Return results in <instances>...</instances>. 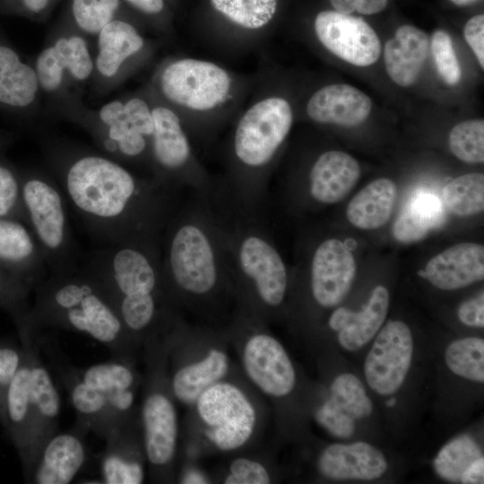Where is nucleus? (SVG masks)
I'll use <instances>...</instances> for the list:
<instances>
[{
  "mask_svg": "<svg viewBox=\"0 0 484 484\" xmlns=\"http://www.w3.org/2000/svg\"><path fill=\"white\" fill-rule=\"evenodd\" d=\"M330 2L338 13L350 14L355 11L356 0H330Z\"/></svg>",
  "mask_w": 484,
  "mask_h": 484,
  "instance_id": "55",
  "label": "nucleus"
},
{
  "mask_svg": "<svg viewBox=\"0 0 484 484\" xmlns=\"http://www.w3.org/2000/svg\"><path fill=\"white\" fill-rule=\"evenodd\" d=\"M243 363L249 378L264 393L281 397L296 382L292 363L281 344L267 334H256L246 342Z\"/></svg>",
  "mask_w": 484,
  "mask_h": 484,
  "instance_id": "16",
  "label": "nucleus"
},
{
  "mask_svg": "<svg viewBox=\"0 0 484 484\" xmlns=\"http://www.w3.org/2000/svg\"><path fill=\"white\" fill-rule=\"evenodd\" d=\"M142 424L148 462L155 468L167 467L176 452L177 421L174 404L162 390L155 388L147 393Z\"/></svg>",
  "mask_w": 484,
  "mask_h": 484,
  "instance_id": "19",
  "label": "nucleus"
},
{
  "mask_svg": "<svg viewBox=\"0 0 484 484\" xmlns=\"http://www.w3.org/2000/svg\"><path fill=\"white\" fill-rule=\"evenodd\" d=\"M22 362L8 387L5 397V433L12 441L22 463L26 482L35 466L33 453L34 419L30 395V354L26 342Z\"/></svg>",
  "mask_w": 484,
  "mask_h": 484,
  "instance_id": "13",
  "label": "nucleus"
},
{
  "mask_svg": "<svg viewBox=\"0 0 484 484\" xmlns=\"http://www.w3.org/2000/svg\"><path fill=\"white\" fill-rule=\"evenodd\" d=\"M197 411L207 426V438L219 449L243 445L252 435L255 412L246 396L229 383H215L196 400Z\"/></svg>",
  "mask_w": 484,
  "mask_h": 484,
  "instance_id": "5",
  "label": "nucleus"
},
{
  "mask_svg": "<svg viewBox=\"0 0 484 484\" xmlns=\"http://www.w3.org/2000/svg\"><path fill=\"white\" fill-rule=\"evenodd\" d=\"M80 371L83 380L104 397L118 426L131 418L136 376L129 361L111 358Z\"/></svg>",
  "mask_w": 484,
  "mask_h": 484,
  "instance_id": "22",
  "label": "nucleus"
},
{
  "mask_svg": "<svg viewBox=\"0 0 484 484\" xmlns=\"http://www.w3.org/2000/svg\"><path fill=\"white\" fill-rule=\"evenodd\" d=\"M36 74L39 84L46 91H54L63 81L64 71L60 68L52 47L45 48L36 61Z\"/></svg>",
  "mask_w": 484,
  "mask_h": 484,
  "instance_id": "48",
  "label": "nucleus"
},
{
  "mask_svg": "<svg viewBox=\"0 0 484 484\" xmlns=\"http://www.w3.org/2000/svg\"><path fill=\"white\" fill-rule=\"evenodd\" d=\"M360 177L358 161L350 154L329 151L321 154L310 172L312 196L323 203L342 200Z\"/></svg>",
  "mask_w": 484,
  "mask_h": 484,
  "instance_id": "26",
  "label": "nucleus"
},
{
  "mask_svg": "<svg viewBox=\"0 0 484 484\" xmlns=\"http://www.w3.org/2000/svg\"><path fill=\"white\" fill-rule=\"evenodd\" d=\"M0 218L16 219L28 225L22 195V177L0 163Z\"/></svg>",
  "mask_w": 484,
  "mask_h": 484,
  "instance_id": "44",
  "label": "nucleus"
},
{
  "mask_svg": "<svg viewBox=\"0 0 484 484\" xmlns=\"http://www.w3.org/2000/svg\"><path fill=\"white\" fill-rule=\"evenodd\" d=\"M372 101L360 90L348 84L327 85L315 91L307 105L308 117L318 123L351 127L363 123Z\"/></svg>",
  "mask_w": 484,
  "mask_h": 484,
  "instance_id": "24",
  "label": "nucleus"
},
{
  "mask_svg": "<svg viewBox=\"0 0 484 484\" xmlns=\"http://www.w3.org/2000/svg\"><path fill=\"white\" fill-rule=\"evenodd\" d=\"M32 291L29 319L35 327L84 333L104 346L111 358L129 361L132 335L106 291L80 265L48 272Z\"/></svg>",
  "mask_w": 484,
  "mask_h": 484,
  "instance_id": "2",
  "label": "nucleus"
},
{
  "mask_svg": "<svg viewBox=\"0 0 484 484\" xmlns=\"http://www.w3.org/2000/svg\"><path fill=\"white\" fill-rule=\"evenodd\" d=\"M397 196V187L388 178H378L363 187L350 201L346 216L360 229H376L391 218Z\"/></svg>",
  "mask_w": 484,
  "mask_h": 484,
  "instance_id": "30",
  "label": "nucleus"
},
{
  "mask_svg": "<svg viewBox=\"0 0 484 484\" xmlns=\"http://www.w3.org/2000/svg\"><path fill=\"white\" fill-rule=\"evenodd\" d=\"M445 220L443 202L427 189L415 190L408 198L393 227L394 238L402 243L417 242L441 227Z\"/></svg>",
  "mask_w": 484,
  "mask_h": 484,
  "instance_id": "29",
  "label": "nucleus"
},
{
  "mask_svg": "<svg viewBox=\"0 0 484 484\" xmlns=\"http://www.w3.org/2000/svg\"><path fill=\"white\" fill-rule=\"evenodd\" d=\"M125 112L130 123L144 136L153 133L152 113L147 103L139 98H133L124 103Z\"/></svg>",
  "mask_w": 484,
  "mask_h": 484,
  "instance_id": "49",
  "label": "nucleus"
},
{
  "mask_svg": "<svg viewBox=\"0 0 484 484\" xmlns=\"http://www.w3.org/2000/svg\"><path fill=\"white\" fill-rule=\"evenodd\" d=\"M0 268L34 287L48 274L41 249L23 221L0 218Z\"/></svg>",
  "mask_w": 484,
  "mask_h": 484,
  "instance_id": "17",
  "label": "nucleus"
},
{
  "mask_svg": "<svg viewBox=\"0 0 484 484\" xmlns=\"http://www.w3.org/2000/svg\"><path fill=\"white\" fill-rule=\"evenodd\" d=\"M429 40L421 30L401 26L385 47V65L390 78L407 87L415 82L428 56Z\"/></svg>",
  "mask_w": 484,
  "mask_h": 484,
  "instance_id": "27",
  "label": "nucleus"
},
{
  "mask_svg": "<svg viewBox=\"0 0 484 484\" xmlns=\"http://www.w3.org/2000/svg\"><path fill=\"white\" fill-rule=\"evenodd\" d=\"M315 30L329 51L350 64L368 66L379 58V38L360 17L323 11L315 17Z\"/></svg>",
  "mask_w": 484,
  "mask_h": 484,
  "instance_id": "11",
  "label": "nucleus"
},
{
  "mask_svg": "<svg viewBox=\"0 0 484 484\" xmlns=\"http://www.w3.org/2000/svg\"><path fill=\"white\" fill-rule=\"evenodd\" d=\"M330 393L329 399L316 411L315 420L334 436L350 437L355 421L371 414L372 402L361 381L349 373L335 377Z\"/></svg>",
  "mask_w": 484,
  "mask_h": 484,
  "instance_id": "18",
  "label": "nucleus"
},
{
  "mask_svg": "<svg viewBox=\"0 0 484 484\" xmlns=\"http://www.w3.org/2000/svg\"><path fill=\"white\" fill-rule=\"evenodd\" d=\"M239 260L261 298L270 306L280 305L287 289V272L278 252L265 240L251 236L240 246Z\"/></svg>",
  "mask_w": 484,
  "mask_h": 484,
  "instance_id": "21",
  "label": "nucleus"
},
{
  "mask_svg": "<svg viewBox=\"0 0 484 484\" xmlns=\"http://www.w3.org/2000/svg\"><path fill=\"white\" fill-rule=\"evenodd\" d=\"M318 467L323 475L333 480H364L380 478L387 470L381 451L366 442L333 444L320 455Z\"/></svg>",
  "mask_w": 484,
  "mask_h": 484,
  "instance_id": "23",
  "label": "nucleus"
},
{
  "mask_svg": "<svg viewBox=\"0 0 484 484\" xmlns=\"http://www.w3.org/2000/svg\"><path fill=\"white\" fill-rule=\"evenodd\" d=\"M96 66L105 77L114 76L125 59L137 53L143 39L137 30L123 21H111L99 32Z\"/></svg>",
  "mask_w": 484,
  "mask_h": 484,
  "instance_id": "32",
  "label": "nucleus"
},
{
  "mask_svg": "<svg viewBox=\"0 0 484 484\" xmlns=\"http://www.w3.org/2000/svg\"><path fill=\"white\" fill-rule=\"evenodd\" d=\"M413 339L409 326L389 321L377 334L364 364L366 380L381 395L395 393L403 384L411 367Z\"/></svg>",
  "mask_w": 484,
  "mask_h": 484,
  "instance_id": "9",
  "label": "nucleus"
},
{
  "mask_svg": "<svg viewBox=\"0 0 484 484\" xmlns=\"http://www.w3.org/2000/svg\"><path fill=\"white\" fill-rule=\"evenodd\" d=\"M119 6V0H73V13L77 24L91 34L99 33Z\"/></svg>",
  "mask_w": 484,
  "mask_h": 484,
  "instance_id": "43",
  "label": "nucleus"
},
{
  "mask_svg": "<svg viewBox=\"0 0 484 484\" xmlns=\"http://www.w3.org/2000/svg\"><path fill=\"white\" fill-rule=\"evenodd\" d=\"M449 369L455 375L472 381L484 382V341L466 337L449 344L445 353Z\"/></svg>",
  "mask_w": 484,
  "mask_h": 484,
  "instance_id": "38",
  "label": "nucleus"
},
{
  "mask_svg": "<svg viewBox=\"0 0 484 484\" xmlns=\"http://www.w3.org/2000/svg\"><path fill=\"white\" fill-rule=\"evenodd\" d=\"M160 86L170 101L194 110H209L220 104L230 88V77L220 66L186 58L169 64Z\"/></svg>",
  "mask_w": 484,
  "mask_h": 484,
  "instance_id": "7",
  "label": "nucleus"
},
{
  "mask_svg": "<svg viewBox=\"0 0 484 484\" xmlns=\"http://www.w3.org/2000/svg\"><path fill=\"white\" fill-rule=\"evenodd\" d=\"M481 456V450L476 441L468 435H462L452 439L441 448L433 465L442 479L460 482L466 469Z\"/></svg>",
  "mask_w": 484,
  "mask_h": 484,
  "instance_id": "37",
  "label": "nucleus"
},
{
  "mask_svg": "<svg viewBox=\"0 0 484 484\" xmlns=\"http://www.w3.org/2000/svg\"><path fill=\"white\" fill-rule=\"evenodd\" d=\"M230 473L226 484H267L270 477L266 469L259 462L246 458L234 460L229 467Z\"/></svg>",
  "mask_w": 484,
  "mask_h": 484,
  "instance_id": "47",
  "label": "nucleus"
},
{
  "mask_svg": "<svg viewBox=\"0 0 484 484\" xmlns=\"http://www.w3.org/2000/svg\"><path fill=\"white\" fill-rule=\"evenodd\" d=\"M137 9L149 14H155L163 9V0H126Z\"/></svg>",
  "mask_w": 484,
  "mask_h": 484,
  "instance_id": "54",
  "label": "nucleus"
},
{
  "mask_svg": "<svg viewBox=\"0 0 484 484\" xmlns=\"http://www.w3.org/2000/svg\"><path fill=\"white\" fill-rule=\"evenodd\" d=\"M169 273L181 289L195 294L208 292L216 281V266L211 244L194 225L176 230L169 245Z\"/></svg>",
  "mask_w": 484,
  "mask_h": 484,
  "instance_id": "10",
  "label": "nucleus"
},
{
  "mask_svg": "<svg viewBox=\"0 0 484 484\" xmlns=\"http://www.w3.org/2000/svg\"><path fill=\"white\" fill-rule=\"evenodd\" d=\"M131 424V418H129L104 440L106 445L100 458L102 483L139 484L143 482V463L142 458L137 456Z\"/></svg>",
  "mask_w": 484,
  "mask_h": 484,
  "instance_id": "28",
  "label": "nucleus"
},
{
  "mask_svg": "<svg viewBox=\"0 0 484 484\" xmlns=\"http://www.w3.org/2000/svg\"><path fill=\"white\" fill-rule=\"evenodd\" d=\"M99 117L106 127L101 142L108 152L125 158L143 153L147 147L146 136L130 123L124 103L119 100L108 102L100 108Z\"/></svg>",
  "mask_w": 484,
  "mask_h": 484,
  "instance_id": "34",
  "label": "nucleus"
},
{
  "mask_svg": "<svg viewBox=\"0 0 484 484\" xmlns=\"http://www.w3.org/2000/svg\"><path fill=\"white\" fill-rule=\"evenodd\" d=\"M89 432L87 427L75 421L70 429L54 435L43 447L28 483L72 482L87 461Z\"/></svg>",
  "mask_w": 484,
  "mask_h": 484,
  "instance_id": "15",
  "label": "nucleus"
},
{
  "mask_svg": "<svg viewBox=\"0 0 484 484\" xmlns=\"http://www.w3.org/2000/svg\"><path fill=\"white\" fill-rule=\"evenodd\" d=\"M461 483L480 484L484 482V459L483 456L474 461L462 475Z\"/></svg>",
  "mask_w": 484,
  "mask_h": 484,
  "instance_id": "52",
  "label": "nucleus"
},
{
  "mask_svg": "<svg viewBox=\"0 0 484 484\" xmlns=\"http://www.w3.org/2000/svg\"><path fill=\"white\" fill-rule=\"evenodd\" d=\"M38 87L36 72L21 62L13 50L0 46V102L28 106L34 100Z\"/></svg>",
  "mask_w": 484,
  "mask_h": 484,
  "instance_id": "35",
  "label": "nucleus"
},
{
  "mask_svg": "<svg viewBox=\"0 0 484 484\" xmlns=\"http://www.w3.org/2000/svg\"><path fill=\"white\" fill-rule=\"evenodd\" d=\"M183 483H206L207 480L205 477L199 473L198 471H189L186 473H185L183 479Z\"/></svg>",
  "mask_w": 484,
  "mask_h": 484,
  "instance_id": "56",
  "label": "nucleus"
},
{
  "mask_svg": "<svg viewBox=\"0 0 484 484\" xmlns=\"http://www.w3.org/2000/svg\"><path fill=\"white\" fill-rule=\"evenodd\" d=\"M24 357V348L20 343L0 338V424L6 426L5 397L10 383L19 369Z\"/></svg>",
  "mask_w": 484,
  "mask_h": 484,
  "instance_id": "46",
  "label": "nucleus"
},
{
  "mask_svg": "<svg viewBox=\"0 0 484 484\" xmlns=\"http://www.w3.org/2000/svg\"><path fill=\"white\" fill-rule=\"evenodd\" d=\"M213 8L233 23L250 30L266 25L277 9V0H210Z\"/></svg>",
  "mask_w": 484,
  "mask_h": 484,
  "instance_id": "39",
  "label": "nucleus"
},
{
  "mask_svg": "<svg viewBox=\"0 0 484 484\" xmlns=\"http://www.w3.org/2000/svg\"><path fill=\"white\" fill-rule=\"evenodd\" d=\"M459 320L471 327L484 326V294L483 291L477 297L463 301L458 307Z\"/></svg>",
  "mask_w": 484,
  "mask_h": 484,
  "instance_id": "51",
  "label": "nucleus"
},
{
  "mask_svg": "<svg viewBox=\"0 0 484 484\" xmlns=\"http://www.w3.org/2000/svg\"><path fill=\"white\" fill-rule=\"evenodd\" d=\"M425 279L443 290H454L484 278V246L462 242L433 256L424 269Z\"/></svg>",
  "mask_w": 484,
  "mask_h": 484,
  "instance_id": "20",
  "label": "nucleus"
},
{
  "mask_svg": "<svg viewBox=\"0 0 484 484\" xmlns=\"http://www.w3.org/2000/svg\"><path fill=\"white\" fill-rule=\"evenodd\" d=\"M153 133L151 149L157 163L166 169H177L188 160L190 147L178 117L169 108L151 110Z\"/></svg>",
  "mask_w": 484,
  "mask_h": 484,
  "instance_id": "31",
  "label": "nucleus"
},
{
  "mask_svg": "<svg viewBox=\"0 0 484 484\" xmlns=\"http://www.w3.org/2000/svg\"><path fill=\"white\" fill-rule=\"evenodd\" d=\"M31 287L0 268V308L7 312L15 325L26 321Z\"/></svg>",
  "mask_w": 484,
  "mask_h": 484,
  "instance_id": "42",
  "label": "nucleus"
},
{
  "mask_svg": "<svg viewBox=\"0 0 484 484\" xmlns=\"http://www.w3.org/2000/svg\"><path fill=\"white\" fill-rule=\"evenodd\" d=\"M22 203L28 226L47 263L48 272H64L79 265L65 196L50 179L41 175L22 177Z\"/></svg>",
  "mask_w": 484,
  "mask_h": 484,
  "instance_id": "4",
  "label": "nucleus"
},
{
  "mask_svg": "<svg viewBox=\"0 0 484 484\" xmlns=\"http://www.w3.org/2000/svg\"><path fill=\"white\" fill-rule=\"evenodd\" d=\"M388 307V290L378 285L359 311L344 307L334 310L329 318V326L338 332V341L341 347L355 351L367 344L379 331L385 320Z\"/></svg>",
  "mask_w": 484,
  "mask_h": 484,
  "instance_id": "25",
  "label": "nucleus"
},
{
  "mask_svg": "<svg viewBox=\"0 0 484 484\" xmlns=\"http://www.w3.org/2000/svg\"><path fill=\"white\" fill-rule=\"evenodd\" d=\"M449 146L459 160L468 163H482L484 121L469 120L456 125L450 132Z\"/></svg>",
  "mask_w": 484,
  "mask_h": 484,
  "instance_id": "40",
  "label": "nucleus"
},
{
  "mask_svg": "<svg viewBox=\"0 0 484 484\" xmlns=\"http://www.w3.org/2000/svg\"><path fill=\"white\" fill-rule=\"evenodd\" d=\"M430 46L436 70L442 79L448 85L457 84L462 77V70L449 34L440 30L435 31Z\"/></svg>",
  "mask_w": 484,
  "mask_h": 484,
  "instance_id": "45",
  "label": "nucleus"
},
{
  "mask_svg": "<svg viewBox=\"0 0 484 484\" xmlns=\"http://www.w3.org/2000/svg\"><path fill=\"white\" fill-rule=\"evenodd\" d=\"M463 34L466 42L474 52L480 65L484 67V16L471 18L464 26Z\"/></svg>",
  "mask_w": 484,
  "mask_h": 484,
  "instance_id": "50",
  "label": "nucleus"
},
{
  "mask_svg": "<svg viewBox=\"0 0 484 484\" xmlns=\"http://www.w3.org/2000/svg\"><path fill=\"white\" fill-rule=\"evenodd\" d=\"M387 0H356L355 11L362 14H375L385 8Z\"/></svg>",
  "mask_w": 484,
  "mask_h": 484,
  "instance_id": "53",
  "label": "nucleus"
},
{
  "mask_svg": "<svg viewBox=\"0 0 484 484\" xmlns=\"http://www.w3.org/2000/svg\"><path fill=\"white\" fill-rule=\"evenodd\" d=\"M385 404L388 407H393L396 404V398L391 397L390 399L387 400Z\"/></svg>",
  "mask_w": 484,
  "mask_h": 484,
  "instance_id": "59",
  "label": "nucleus"
},
{
  "mask_svg": "<svg viewBox=\"0 0 484 484\" xmlns=\"http://www.w3.org/2000/svg\"><path fill=\"white\" fill-rule=\"evenodd\" d=\"M48 0H23L24 5L30 11L38 13L44 9Z\"/></svg>",
  "mask_w": 484,
  "mask_h": 484,
  "instance_id": "57",
  "label": "nucleus"
},
{
  "mask_svg": "<svg viewBox=\"0 0 484 484\" xmlns=\"http://www.w3.org/2000/svg\"><path fill=\"white\" fill-rule=\"evenodd\" d=\"M443 203L453 214L466 217L484 209V175L469 173L455 177L443 189Z\"/></svg>",
  "mask_w": 484,
  "mask_h": 484,
  "instance_id": "36",
  "label": "nucleus"
},
{
  "mask_svg": "<svg viewBox=\"0 0 484 484\" xmlns=\"http://www.w3.org/2000/svg\"><path fill=\"white\" fill-rule=\"evenodd\" d=\"M353 254L344 242L330 238L319 245L312 260L311 287L322 307L339 305L350 291L356 274Z\"/></svg>",
  "mask_w": 484,
  "mask_h": 484,
  "instance_id": "14",
  "label": "nucleus"
},
{
  "mask_svg": "<svg viewBox=\"0 0 484 484\" xmlns=\"http://www.w3.org/2000/svg\"><path fill=\"white\" fill-rule=\"evenodd\" d=\"M143 242L106 244L79 264L100 284L119 317L133 307L157 305L159 273Z\"/></svg>",
  "mask_w": 484,
  "mask_h": 484,
  "instance_id": "3",
  "label": "nucleus"
},
{
  "mask_svg": "<svg viewBox=\"0 0 484 484\" xmlns=\"http://www.w3.org/2000/svg\"><path fill=\"white\" fill-rule=\"evenodd\" d=\"M229 369L227 355L212 350L201 361L179 368L171 382L175 396L185 403L196 402L210 386L222 378Z\"/></svg>",
  "mask_w": 484,
  "mask_h": 484,
  "instance_id": "33",
  "label": "nucleus"
},
{
  "mask_svg": "<svg viewBox=\"0 0 484 484\" xmlns=\"http://www.w3.org/2000/svg\"><path fill=\"white\" fill-rule=\"evenodd\" d=\"M454 4H457V5H467V4H472L474 3L475 1L477 0H451Z\"/></svg>",
  "mask_w": 484,
  "mask_h": 484,
  "instance_id": "58",
  "label": "nucleus"
},
{
  "mask_svg": "<svg viewBox=\"0 0 484 484\" xmlns=\"http://www.w3.org/2000/svg\"><path fill=\"white\" fill-rule=\"evenodd\" d=\"M35 337L42 355L69 395L76 412L75 421L105 440L118 425L104 397L83 380L80 367L68 359L54 336L43 334L39 330Z\"/></svg>",
  "mask_w": 484,
  "mask_h": 484,
  "instance_id": "8",
  "label": "nucleus"
},
{
  "mask_svg": "<svg viewBox=\"0 0 484 484\" xmlns=\"http://www.w3.org/2000/svg\"><path fill=\"white\" fill-rule=\"evenodd\" d=\"M293 122L289 102L270 97L254 104L241 117L235 134V152L250 167L266 164L288 135Z\"/></svg>",
  "mask_w": 484,
  "mask_h": 484,
  "instance_id": "6",
  "label": "nucleus"
},
{
  "mask_svg": "<svg viewBox=\"0 0 484 484\" xmlns=\"http://www.w3.org/2000/svg\"><path fill=\"white\" fill-rule=\"evenodd\" d=\"M33 326L17 330L19 340L26 342L30 354V395L34 419L33 453L35 465L46 443L57 433L61 399L36 341ZM35 467V466H34Z\"/></svg>",
  "mask_w": 484,
  "mask_h": 484,
  "instance_id": "12",
  "label": "nucleus"
},
{
  "mask_svg": "<svg viewBox=\"0 0 484 484\" xmlns=\"http://www.w3.org/2000/svg\"><path fill=\"white\" fill-rule=\"evenodd\" d=\"M55 56L65 71L68 70L75 79H87L92 69L93 63L84 39L78 36L61 38L52 46Z\"/></svg>",
  "mask_w": 484,
  "mask_h": 484,
  "instance_id": "41",
  "label": "nucleus"
},
{
  "mask_svg": "<svg viewBox=\"0 0 484 484\" xmlns=\"http://www.w3.org/2000/svg\"><path fill=\"white\" fill-rule=\"evenodd\" d=\"M62 191L83 226L106 244L143 241L157 201L123 166L87 154L74 158L60 174Z\"/></svg>",
  "mask_w": 484,
  "mask_h": 484,
  "instance_id": "1",
  "label": "nucleus"
}]
</instances>
